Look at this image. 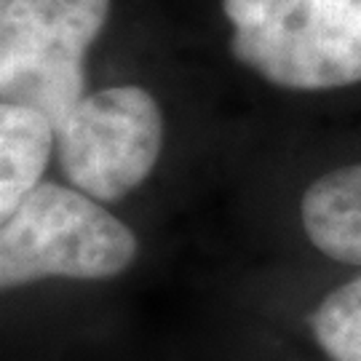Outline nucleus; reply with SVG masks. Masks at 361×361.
I'll return each instance as SVG.
<instances>
[{"label":"nucleus","instance_id":"nucleus-1","mask_svg":"<svg viewBox=\"0 0 361 361\" xmlns=\"http://www.w3.org/2000/svg\"><path fill=\"white\" fill-rule=\"evenodd\" d=\"M231 54L273 86L361 83V0H222Z\"/></svg>","mask_w":361,"mask_h":361},{"label":"nucleus","instance_id":"nucleus-2","mask_svg":"<svg viewBox=\"0 0 361 361\" xmlns=\"http://www.w3.org/2000/svg\"><path fill=\"white\" fill-rule=\"evenodd\" d=\"M137 252V235L102 201L78 188L40 182L3 217L0 284L13 289L43 279H113Z\"/></svg>","mask_w":361,"mask_h":361},{"label":"nucleus","instance_id":"nucleus-3","mask_svg":"<svg viewBox=\"0 0 361 361\" xmlns=\"http://www.w3.org/2000/svg\"><path fill=\"white\" fill-rule=\"evenodd\" d=\"M110 0H0V104H25L59 126L83 99V62Z\"/></svg>","mask_w":361,"mask_h":361},{"label":"nucleus","instance_id":"nucleus-4","mask_svg":"<svg viewBox=\"0 0 361 361\" xmlns=\"http://www.w3.org/2000/svg\"><path fill=\"white\" fill-rule=\"evenodd\" d=\"M164 116L140 86H110L83 97L56 126V158L65 177L97 201H121L158 164Z\"/></svg>","mask_w":361,"mask_h":361},{"label":"nucleus","instance_id":"nucleus-5","mask_svg":"<svg viewBox=\"0 0 361 361\" xmlns=\"http://www.w3.org/2000/svg\"><path fill=\"white\" fill-rule=\"evenodd\" d=\"M300 217L310 244L329 259L361 265V164L310 182Z\"/></svg>","mask_w":361,"mask_h":361},{"label":"nucleus","instance_id":"nucleus-6","mask_svg":"<svg viewBox=\"0 0 361 361\" xmlns=\"http://www.w3.org/2000/svg\"><path fill=\"white\" fill-rule=\"evenodd\" d=\"M56 147L51 118L25 107L0 104V214H11L40 185Z\"/></svg>","mask_w":361,"mask_h":361},{"label":"nucleus","instance_id":"nucleus-7","mask_svg":"<svg viewBox=\"0 0 361 361\" xmlns=\"http://www.w3.org/2000/svg\"><path fill=\"white\" fill-rule=\"evenodd\" d=\"M310 332L335 361H361V276L324 297L310 316Z\"/></svg>","mask_w":361,"mask_h":361}]
</instances>
